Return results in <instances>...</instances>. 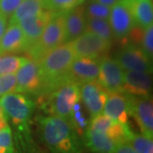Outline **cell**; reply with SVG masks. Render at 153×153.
Segmentation results:
<instances>
[{
	"label": "cell",
	"instance_id": "6da1fadb",
	"mask_svg": "<svg viewBox=\"0 0 153 153\" xmlns=\"http://www.w3.org/2000/svg\"><path fill=\"white\" fill-rule=\"evenodd\" d=\"M42 140L52 153H84L81 136L68 121L49 115L37 117Z\"/></svg>",
	"mask_w": 153,
	"mask_h": 153
},
{
	"label": "cell",
	"instance_id": "7a4b0ae2",
	"mask_svg": "<svg viewBox=\"0 0 153 153\" xmlns=\"http://www.w3.org/2000/svg\"><path fill=\"white\" fill-rule=\"evenodd\" d=\"M75 59L76 55L71 43L60 44L44 55L38 62L43 81L41 95L50 93L61 84L71 81L69 70Z\"/></svg>",
	"mask_w": 153,
	"mask_h": 153
},
{
	"label": "cell",
	"instance_id": "3957f363",
	"mask_svg": "<svg viewBox=\"0 0 153 153\" xmlns=\"http://www.w3.org/2000/svg\"><path fill=\"white\" fill-rule=\"evenodd\" d=\"M1 105L8 120L16 130L19 140L25 149L29 148L31 142L30 121L35 108L32 98L22 93H9L3 95Z\"/></svg>",
	"mask_w": 153,
	"mask_h": 153
},
{
	"label": "cell",
	"instance_id": "277c9868",
	"mask_svg": "<svg viewBox=\"0 0 153 153\" xmlns=\"http://www.w3.org/2000/svg\"><path fill=\"white\" fill-rule=\"evenodd\" d=\"M80 100V85L68 81L50 93L38 97V103L45 113L70 122L72 106Z\"/></svg>",
	"mask_w": 153,
	"mask_h": 153
},
{
	"label": "cell",
	"instance_id": "5b68a950",
	"mask_svg": "<svg viewBox=\"0 0 153 153\" xmlns=\"http://www.w3.org/2000/svg\"><path fill=\"white\" fill-rule=\"evenodd\" d=\"M66 12H53L38 43L26 51L31 60L39 62L48 52L65 43Z\"/></svg>",
	"mask_w": 153,
	"mask_h": 153
},
{
	"label": "cell",
	"instance_id": "8992f818",
	"mask_svg": "<svg viewBox=\"0 0 153 153\" xmlns=\"http://www.w3.org/2000/svg\"><path fill=\"white\" fill-rule=\"evenodd\" d=\"M70 43L76 57H87L98 60L107 55L111 46V44L88 31H85Z\"/></svg>",
	"mask_w": 153,
	"mask_h": 153
},
{
	"label": "cell",
	"instance_id": "52a82bcc",
	"mask_svg": "<svg viewBox=\"0 0 153 153\" xmlns=\"http://www.w3.org/2000/svg\"><path fill=\"white\" fill-rule=\"evenodd\" d=\"M16 87L15 92L36 96L41 95L43 81L40 74L39 64L28 59L16 71Z\"/></svg>",
	"mask_w": 153,
	"mask_h": 153
},
{
	"label": "cell",
	"instance_id": "ba28073f",
	"mask_svg": "<svg viewBox=\"0 0 153 153\" xmlns=\"http://www.w3.org/2000/svg\"><path fill=\"white\" fill-rule=\"evenodd\" d=\"M129 115L134 117L142 134L152 139L153 103L151 96H137L128 94Z\"/></svg>",
	"mask_w": 153,
	"mask_h": 153
},
{
	"label": "cell",
	"instance_id": "9c48e42d",
	"mask_svg": "<svg viewBox=\"0 0 153 153\" xmlns=\"http://www.w3.org/2000/svg\"><path fill=\"white\" fill-rule=\"evenodd\" d=\"M115 60L124 71L152 72V60L143 52L140 47L136 45L132 44L123 45L115 55Z\"/></svg>",
	"mask_w": 153,
	"mask_h": 153
},
{
	"label": "cell",
	"instance_id": "30bf717a",
	"mask_svg": "<svg viewBox=\"0 0 153 153\" xmlns=\"http://www.w3.org/2000/svg\"><path fill=\"white\" fill-rule=\"evenodd\" d=\"M124 70L117 60L105 55L100 60L98 81L110 93L123 92Z\"/></svg>",
	"mask_w": 153,
	"mask_h": 153
},
{
	"label": "cell",
	"instance_id": "8fae6325",
	"mask_svg": "<svg viewBox=\"0 0 153 153\" xmlns=\"http://www.w3.org/2000/svg\"><path fill=\"white\" fill-rule=\"evenodd\" d=\"M52 14L53 12L44 10L37 15L24 18L17 23L22 28L24 36L25 52L38 43Z\"/></svg>",
	"mask_w": 153,
	"mask_h": 153
},
{
	"label": "cell",
	"instance_id": "7c38bea8",
	"mask_svg": "<svg viewBox=\"0 0 153 153\" xmlns=\"http://www.w3.org/2000/svg\"><path fill=\"white\" fill-rule=\"evenodd\" d=\"M114 38L119 40L127 38L135 22L124 0H120L111 7L108 19Z\"/></svg>",
	"mask_w": 153,
	"mask_h": 153
},
{
	"label": "cell",
	"instance_id": "4fadbf2b",
	"mask_svg": "<svg viewBox=\"0 0 153 153\" xmlns=\"http://www.w3.org/2000/svg\"><path fill=\"white\" fill-rule=\"evenodd\" d=\"M107 96L108 92L97 80L80 84V97L92 118L103 111Z\"/></svg>",
	"mask_w": 153,
	"mask_h": 153
},
{
	"label": "cell",
	"instance_id": "5bb4252c",
	"mask_svg": "<svg viewBox=\"0 0 153 153\" xmlns=\"http://www.w3.org/2000/svg\"><path fill=\"white\" fill-rule=\"evenodd\" d=\"M152 88V73L146 71H125L123 92L137 96H150Z\"/></svg>",
	"mask_w": 153,
	"mask_h": 153
},
{
	"label": "cell",
	"instance_id": "9a60e30c",
	"mask_svg": "<svg viewBox=\"0 0 153 153\" xmlns=\"http://www.w3.org/2000/svg\"><path fill=\"white\" fill-rule=\"evenodd\" d=\"M100 60L87 57H76L69 70V78L77 84L97 80Z\"/></svg>",
	"mask_w": 153,
	"mask_h": 153
},
{
	"label": "cell",
	"instance_id": "2e32d148",
	"mask_svg": "<svg viewBox=\"0 0 153 153\" xmlns=\"http://www.w3.org/2000/svg\"><path fill=\"white\" fill-rule=\"evenodd\" d=\"M103 113L113 120L128 123L129 115V97L123 92L108 94Z\"/></svg>",
	"mask_w": 153,
	"mask_h": 153
},
{
	"label": "cell",
	"instance_id": "e0dca14e",
	"mask_svg": "<svg viewBox=\"0 0 153 153\" xmlns=\"http://www.w3.org/2000/svg\"><path fill=\"white\" fill-rule=\"evenodd\" d=\"M85 6L78 5L65 13V43H70L86 31Z\"/></svg>",
	"mask_w": 153,
	"mask_h": 153
},
{
	"label": "cell",
	"instance_id": "ac0fdd59",
	"mask_svg": "<svg viewBox=\"0 0 153 153\" xmlns=\"http://www.w3.org/2000/svg\"><path fill=\"white\" fill-rule=\"evenodd\" d=\"M82 137L84 146L94 153H112L118 145L105 134L92 130L88 127L83 132Z\"/></svg>",
	"mask_w": 153,
	"mask_h": 153
},
{
	"label": "cell",
	"instance_id": "d6986e66",
	"mask_svg": "<svg viewBox=\"0 0 153 153\" xmlns=\"http://www.w3.org/2000/svg\"><path fill=\"white\" fill-rule=\"evenodd\" d=\"M131 12L135 25L146 29L152 25V0H124Z\"/></svg>",
	"mask_w": 153,
	"mask_h": 153
},
{
	"label": "cell",
	"instance_id": "ffe728a7",
	"mask_svg": "<svg viewBox=\"0 0 153 153\" xmlns=\"http://www.w3.org/2000/svg\"><path fill=\"white\" fill-rule=\"evenodd\" d=\"M24 51V36L18 24H11L0 40V55Z\"/></svg>",
	"mask_w": 153,
	"mask_h": 153
},
{
	"label": "cell",
	"instance_id": "44dd1931",
	"mask_svg": "<svg viewBox=\"0 0 153 153\" xmlns=\"http://www.w3.org/2000/svg\"><path fill=\"white\" fill-rule=\"evenodd\" d=\"M44 10L43 0H22L21 4L10 16V25L17 24L22 19L37 15Z\"/></svg>",
	"mask_w": 153,
	"mask_h": 153
},
{
	"label": "cell",
	"instance_id": "7402d4cb",
	"mask_svg": "<svg viewBox=\"0 0 153 153\" xmlns=\"http://www.w3.org/2000/svg\"><path fill=\"white\" fill-rule=\"evenodd\" d=\"M86 31L94 33L95 35L99 36L100 38H103L110 44H112L113 40L115 39L108 20L87 18Z\"/></svg>",
	"mask_w": 153,
	"mask_h": 153
},
{
	"label": "cell",
	"instance_id": "603a6c76",
	"mask_svg": "<svg viewBox=\"0 0 153 153\" xmlns=\"http://www.w3.org/2000/svg\"><path fill=\"white\" fill-rule=\"evenodd\" d=\"M27 60V58L10 54L0 55V76L16 72Z\"/></svg>",
	"mask_w": 153,
	"mask_h": 153
},
{
	"label": "cell",
	"instance_id": "cb8c5ba5",
	"mask_svg": "<svg viewBox=\"0 0 153 153\" xmlns=\"http://www.w3.org/2000/svg\"><path fill=\"white\" fill-rule=\"evenodd\" d=\"M86 0H43L44 9L51 12H66L82 4Z\"/></svg>",
	"mask_w": 153,
	"mask_h": 153
},
{
	"label": "cell",
	"instance_id": "d4e9b609",
	"mask_svg": "<svg viewBox=\"0 0 153 153\" xmlns=\"http://www.w3.org/2000/svg\"><path fill=\"white\" fill-rule=\"evenodd\" d=\"M128 143L137 153H153L152 139L133 133Z\"/></svg>",
	"mask_w": 153,
	"mask_h": 153
},
{
	"label": "cell",
	"instance_id": "484cf974",
	"mask_svg": "<svg viewBox=\"0 0 153 153\" xmlns=\"http://www.w3.org/2000/svg\"><path fill=\"white\" fill-rule=\"evenodd\" d=\"M111 8L101 4L95 0H89L85 7V13L87 18H96L108 20L110 16Z\"/></svg>",
	"mask_w": 153,
	"mask_h": 153
},
{
	"label": "cell",
	"instance_id": "4316f807",
	"mask_svg": "<svg viewBox=\"0 0 153 153\" xmlns=\"http://www.w3.org/2000/svg\"><path fill=\"white\" fill-rule=\"evenodd\" d=\"M13 134L10 127L8 126L0 131V153H15Z\"/></svg>",
	"mask_w": 153,
	"mask_h": 153
},
{
	"label": "cell",
	"instance_id": "83f0119b",
	"mask_svg": "<svg viewBox=\"0 0 153 153\" xmlns=\"http://www.w3.org/2000/svg\"><path fill=\"white\" fill-rule=\"evenodd\" d=\"M140 49L148 58L152 60L153 55V26H150L144 30L142 40L140 45Z\"/></svg>",
	"mask_w": 153,
	"mask_h": 153
},
{
	"label": "cell",
	"instance_id": "f1b7e54d",
	"mask_svg": "<svg viewBox=\"0 0 153 153\" xmlns=\"http://www.w3.org/2000/svg\"><path fill=\"white\" fill-rule=\"evenodd\" d=\"M16 87V79L14 73L0 76V96L15 92Z\"/></svg>",
	"mask_w": 153,
	"mask_h": 153
},
{
	"label": "cell",
	"instance_id": "f546056e",
	"mask_svg": "<svg viewBox=\"0 0 153 153\" xmlns=\"http://www.w3.org/2000/svg\"><path fill=\"white\" fill-rule=\"evenodd\" d=\"M22 0H0V14L5 17H10L16 11Z\"/></svg>",
	"mask_w": 153,
	"mask_h": 153
},
{
	"label": "cell",
	"instance_id": "4dcf8cb0",
	"mask_svg": "<svg viewBox=\"0 0 153 153\" xmlns=\"http://www.w3.org/2000/svg\"><path fill=\"white\" fill-rule=\"evenodd\" d=\"M112 153H137L129 143H121L117 145Z\"/></svg>",
	"mask_w": 153,
	"mask_h": 153
},
{
	"label": "cell",
	"instance_id": "1f68e13d",
	"mask_svg": "<svg viewBox=\"0 0 153 153\" xmlns=\"http://www.w3.org/2000/svg\"><path fill=\"white\" fill-rule=\"evenodd\" d=\"M7 24H8L7 17L0 14V40L5 33L6 29H7Z\"/></svg>",
	"mask_w": 153,
	"mask_h": 153
},
{
	"label": "cell",
	"instance_id": "d6a6232c",
	"mask_svg": "<svg viewBox=\"0 0 153 153\" xmlns=\"http://www.w3.org/2000/svg\"><path fill=\"white\" fill-rule=\"evenodd\" d=\"M8 126H9L8 119L6 117L4 112L3 114L0 115V131H2L3 129H4Z\"/></svg>",
	"mask_w": 153,
	"mask_h": 153
},
{
	"label": "cell",
	"instance_id": "836d02e7",
	"mask_svg": "<svg viewBox=\"0 0 153 153\" xmlns=\"http://www.w3.org/2000/svg\"><path fill=\"white\" fill-rule=\"evenodd\" d=\"M95 1L100 3V4H104V5L111 8V6L114 5L116 3H117L120 0H95Z\"/></svg>",
	"mask_w": 153,
	"mask_h": 153
},
{
	"label": "cell",
	"instance_id": "e575fe53",
	"mask_svg": "<svg viewBox=\"0 0 153 153\" xmlns=\"http://www.w3.org/2000/svg\"><path fill=\"white\" fill-rule=\"evenodd\" d=\"M4 113V111H3V108H2V105H1V100H0V115H2Z\"/></svg>",
	"mask_w": 153,
	"mask_h": 153
},
{
	"label": "cell",
	"instance_id": "d590c367",
	"mask_svg": "<svg viewBox=\"0 0 153 153\" xmlns=\"http://www.w3.org/2000/svg\"><path fill=\"white\" fill-rule=\"evenodd\" d=\"M15 153H16V152H15Z\"/></svg>",
	"mask_w": 153,
	"mask_h": 153
}]
</instances>
